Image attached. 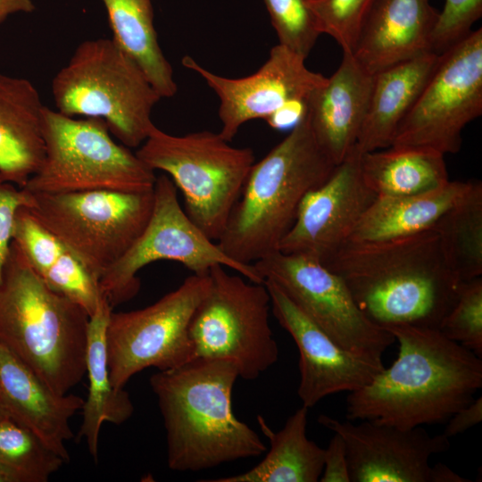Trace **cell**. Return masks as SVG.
Returning <instances> with one entry per match:
<instances>
[{
    "instance_id": "cell-1",
    "label": "cell",
    "mask_w": 482,
    "mask_h": 482,
    "mask_svg": "<svg viewBox=\"0 0 482 482\" xmlns=\"http://www.w3.org/2000/svg\"><path fill=\"white\" fill-rule=\"evenodd\" d=\"M399 351L367 386L349 393L346 419L400 428L441 424L475 398L482 386L481 357L439 329L386 328Z\"/></svg>"
},
{
    "instance_id": "cell-37",
    "label": "cell",
    "mask_w": 482,
    "mask_h": 482,
    "mask_svg": "<svg viewBox=\"0 0 482 482\" xmlns=\"http://www.w3.org/2000/svg\"><path fill=\"white\" fill-rule=\"evenodd\" d=\"M30 204V193L17 188L12 184L0 181V282L12 242L16 213L20 208L28 207Z\"/></svg>"
},
{
    "instance_id": "cell-10",
    "label": "cell",
    "mask_w": 482,
    "mask_h": 482,
    "mask_svg": "<svg viewBox=\"0 0 482 482\" xmlns=\"http://www.w3.org/2000/svg\"><path fill=\"white\" fill-rule=\"evenodd\" d=\"M209 270L210 287L189 323L194 358L232 362L238 377L256 379L275 364L279 350L270 326V297L263 283Z\"/></svg>"
},
{
    "instance_id": "cell-16",
    "label": "cell",
    "mask_w": 482,
    "mask_h": 482,
    "mask_svg": "<svg viewBox=\"0 0 482 482\" xmlns=\"http://www.w3.org/2000/svg\"><path fill=\"white\" fill-rule=\"evenodd\" d=\"M356 146L336 166L329 178L310 191L278 251L326 263L351 238L376 195L364 183Z\"/></svg>"
},
{
    "instance_id": "cell-9",
    "label": "cell",
    "mask_w": 482,
    "mask_h": 482,
    "mask_svg": "<svg viewBox=\"0 0 482 482\" xmlns=\"http://www.w3.org/2000/svg\"><path fill=\"white\" fill-rule=\"evenodd\" d=\"M30 214L98 280L134 244L154 205L147 192L30 193Z\"/></svg>"
},
{
    "instance_id": "cell-34",
    "label": "cell",
    "mask_w": 482,
    "mask_h": 482,
    "mask_svg": "<svg viewBox=\"0 0 482 482\" xmlns=\"http://www.w3.org/2000/svg\"><path fill=\"white\" fill-rule=\"evenodd\" d=\"M375 0H309L320 29L343 52H353L362 21Z\"/></svg>"
},
{
    "instance_id": "cell-18",
    "label": "cell",
    "mask_w": 482,
    "mask_h": 482,
    "mask_svg": "<svg viewBox=\"0 0 482 482\" xmlns=\"http://www.w3.org/2000/svg\"><path fill=\"white\" fill-rule=\"evenodd\" d=\"M270 309L299 353L302 405L312 408L328 395L353 392L368 384L385 366L381 357L345 349L311 320L272 281L264 280Z\"/></svg>"
},
{
    "instance_id": "cell-39",
    "label": "cell",
    "mask_w": 482,
    "mask_h": 482,
    "mask_svg": "<svg viewBox=\"0 0 482 482\" xmlns=\"http://www.w3.org/2000/svg\"><path fill=\"white\" fill-rule=\"evenodd\" d=\"M482 420V397L474 399L467 406L453 413L446 421L443 433L449 439L471 428Z\"/></svg>"
},
{
    "instance_id": "cell-17",
    "label": "cell",
    "mask_w": 482,
    "mask_h": 482,
    "mask_svg": "<svg viewBox=\"0 0 482 482\" xmlns=\"http://www.w3.org/2000/svg\"><path fill=\"white\" fill-rule=\"evenodd\" d=\"M320 424L345 442L351 482H431L429 459L450 447L448 437L420 427L400 428L371 420L320 415Z\"/></svg>"
},
{
    "instance_id": "cell-8",
    "label": "cell",
    "mask_w": 482,
    "mask_h": 482,
    "mask_svg": "<svg viewBox=\"0 0 482 482\" xmlns=\"http://www.w3.org/2000/svg\"><path fill=\"white\" fill-rule=\"evenodd\" d=\"M45 157L22 189L29 193L92 190L147 192L154 171L113 139L100 119L71 117L45 106Z\"/></svg>"
},
{
    "instance_id": "cell-14",
    "label": "cell",
    "mask_w": 482,
    "mask_h": 482,
    "mask_svg": "<svg viewBox=\"0 0 482 482\" xmlns=\"http://www.w3.org/2000/svg\"><path fill=\"white\" fill-rule=\"evenodd\" d=\"M253 265L263 282L275 283L345 349L382 358L395 342L390 332L372 323L361 312L344 280L317 260L278 251Z\"/></svg>"
},
{
    "instance_id": "cell-24",
    "label": "cell",
    "mask_w": 482,
    "mask_h": 482,
    "mask_svg": "<svg viewBox=\"0 0 482 482\" xmlns=\"http://www.w3.org/2000/svg\"><path fill=\"white\" fill-rule=\"evenodd\" d=\"M112 308L104 298L89 317L86 373L88 378L87 398L82 406V423L78 436L85 438L87 450L98 458L99 434L104 422L120 425L134 412L131 398L124 388L116 389L111 381L106 350V327Z\"/></svg>"
},
{
    "instance_id": "cell-31",
    "label": "cell",
    "mask_w": 482,
    "mask_h": 482,
    "mask_svg": "<svg viewBox=\"0 0 482 482\" xmlns=\"http://www.w3.org/2000/svg\"><path fill=\"white\" fill-rule=\"evenodd\" d=\"M278 44L307 58L322 34L309 0H263Z\"/></svg>"
},
{
    "instance_id": "cell-35",
    "label": "cell",
    "mask_w": 482,
    "mask_h": 482,
    "mask_svg": "<svg viewBox=\"0 0 482 482\" xmlns=\"http://www.w3.org/2000/svg\"><path fill=\"white\" fill-rule=\"evenodd\" d=\"M12 241L39 276H42L66 249L54 235L30 214L27 206L20 208L16 213Z\"/></svg>"
},
{
    "instance_id": "cell-22",
    "label": "cell",
    "mask_w": 482,
    "mask_h": 482,
    "mask_svg": "<svg viewBox=\"0 0 482 482\" xmlns=\"http://www.w3.org/2000/svg\"><path fill=\"white\" fill-rule=\"evenodd\" d=\"M45 105L29 79L0 72V181L22 188L45 157Z\"/></svg>"
},
{
    "instance_id": "cell-4",
    "label": "cell",
    "mask_w": 482,
    "mask_h": 482,
    "mask_svg": "<svg viewBox=\"0 0 482 482\" xmlns=\"http://www.w3.org/2000/svg\"><path fill=\"white\" fill-rule=\"evenodd\" d=\"M89 315L49 288L14 241L0 282V344L54 391L86 374Z\"/></svg>"
},
{
    "instance_id": "cell-13",
    "label": "cell",
    "mask_w": 482,
    "mask_h": 482,
    "mask_svg": "<svg viewBox=\"0 0 482 482\" xmlns=\"http://www.w3.org/2000/svg\"><path fill=\"white\" fill-rule=\"evenodd\" d=\"M482 113V29L439 55L417 101L400 123L392 145L455 154L461 132Z\"/></svg>"
},
{
    "instance_id": "cell-25",
    "label": "cell",
    "mask_w": 482,
    "mask_h": 482,
    "mask_svg": "<svg viewBox=\"0 0 482 482\" xmlns=\"http://www.w3.org/2000/svg\"><path fill=\"white\" fill-rule=\"evenodd\" d=\"M471 181H451L428 192L377 196L358 222L352 242H371L429 230L469 189Z\"/></svg>"
},
{
    "instance_id": "cell-27",
    "label": "cell",
    "mask_w": 482,
    "mask_h": 482,
    "mask_svg": "<svg viewBox=\"0 0 482 482\" xmlns=\"http://www.w3.org/2000/svg\"><path fill=\"white\" fill-rule=\"evenodd\" d=\"M360 170L376 196L421 194L450 180L445 154L427 147L391 145L362 153Z\"/></svg>"
},
{
    "instance_id": "cell-2",
    "label": "cell",
    "mask_w": 482,
    "mask_h": 482,
    "mask_svg": "<svg viewBox=\"0 0 482 482\" xmlns=\"http://www.w3.org/2000/svg\"><path fill=\"white\" fill-rule=\"evenodd\" d=\"M323 265L344 280L361 312L383 328L439 329L461 284L433 229L378 241H348Z\"/></svg>"
},
{
    "instance_id": "cell-23",
    "label": "cell",
    "mask_w": 482,
    "mask_h": 482,
    "mask_svg": "<svg viewBox=\"0 0 482 482\" xmlns=\"http://www.w3.org/2000/svg\"><path fill=\"white\" fill-rule=\"evenodd\" d=\"M439 55L428 52L373 75L369 106L355 145L359 152L392 145L400 123L432 75Z\"/></svg>"
},
{
    "instance_id": "cell-5",
    "label": "cell",
    "mask_w": 482,
    "mask_h": 482,
    "mask_svg": "<svg viewBox=\"0 0 482 482\" xmlns=\"http://www.w3.org/2000/svg\"><path fill=\"white\" fill-rule=\"evenodd\" d=\"M336 166L317 144L305 112L285 138L253 164L217 241L219 247L244 264L278 252L303 197L323 184Z\"/></svg>"
},
{
    "instance_id": "cell-29",
    "label": "cell",
    "mask_w": 482,
    "mask_h": 482,
    "mask_svg": "<svg viewBox=\"0 0 482 482\" xmlns=\"http://www.w3.org/2000/svg\"><path fill=\"white\" fill-rule=\"evenodd\" d=\"M445 262L459 281L482 277V184L466 193L434 224Z\"/></svg>"
},
{
    "instance_id": "cell-26",
    "label": "cell",
    "mask_w": 482,
    "mask_h": 482,
    "mask_svg": "<svg viewBox=\"0 0 482 482\" xmlns=\"http://www.w3.org/2000/svg\"><path fill=\"white\" fill-rule=\"evenodd\" d=\"M308 408L302 405L274 432L262 416L257 420L270 448L251 470L211 482H317L324 467V449L307 437Z\"/></svg>"
},
{
    "instance_id": "cell-36",
    "label": "cell",
    "mask_w": 482,
    "mask_h": 482,
    "mask_svg": "<svg viewBox=\"0 0 482 482\" xmlns=\"http://www.w3.org/2000/svg\"><path fill=\"white\" fill-rule=\"evenodd\" d=\"M482 16V0H445L431 37V51L442 54L466 37Z\"/></svg>"
},
{
    "instance_id": "cell-20",
    "label": "cell",
    "mask_w": 482,
    "mask_h": 482,
    "mask_svg": "<svg viewBox=\"0 0 482 482\" xmlns=\"http://www.w3.org/2000/svg\"><path fill=\"white\" fill-rule=\"evenodd\" d=\"M84 399L54 391L0 344V409L34 432L66 462V442L73 437L71 419Z\"/></svg>"
},
{
    "instance_id": "cell-19",
    "label": "cell",
    "mask_w": 482,
    "mask_h": 482,
    "mask_svg": "<svg viewBox=\"0 0 482 482\" xmlns=\"http://www.w3.org/2000/svg\"><path fill=\"white\" fill-rule=\"evenodd\" d=\"M438 16L430 0H375L352 54L370 75L431 51Z\"/></svg>"
},
{
    "instance_id": "cell-11",
    "label": "cell",
    "mask_w": 482,
    "mask_h": 482,
    "mask_svg": "<svg viewBox=\"0 0 482 482\" xmlns=\"http://www.w3.org/2000/svg\"><path fill=\"white\" fill-rule=\"evenodd\" d=\"M168 175L156 178L154 205L144 230L129 250L100 278L102 295L113 309L133 298L140 289L137 272L157 261H172L194 274H206L214 265L238 272L254 283L263 279L253 264L229 258L188 217Z\"/></svg>"
},
{
    "instance_id": "cell-28",
    "label": "cell",
    "mask_w": 482,
    "mask_h": 482,
    "mask_svg": "<svg viewBox=\"0 0 482 482\" xmlns=\"http://www.w3.org/2000/svg\"><path fill=\"white\" fill-rule=\"evenodd\" d=\"M112 39L141 67L162 97L178 91L170 63L158 42L152 0H101Z\"/></svg>"
},
{
    "instance_id": "cell-6",
    "label": "cell",
    "mask_w": 482,
    "mask_h": 482,
    "mask_svg": "<svg viewBox=\"0 0 482 482\" xmlns=\"http://www.w3.org/2000/svg\"><path fill=\"white\" fill-rule=\"evenodd\" d=\"M56 110L103 120L129 148L139 147L155 125L151 114L162 96L138 63L112 38L80 43L51 85Z\"/></svg>"
},
{
    "instance_id": "cell-30",
    "label": "cell",
    "mask_w": 482,
    "mask_h": 482,
    "mask_svg": "<svg viewBox=\"0 0 482 482\" xmlns=\"http://www.w3.org/2000/svg\"><path fill=\"white\" fill-rule=\"evenodd\" d=\"M66 461L0 409V465L19 482H46Z\"/></svg>"
},
{
    "instance_id": "cell-32",
    "label": "cell",
    "mask_w": 482,
    "mask_h": 482,
    "mask_svg": "<svg viewBox=\"0 0 482 482\" xmlns=\"http://www.w3.org/2000/svg\"><path fill=\"white\" fill-rule=\"evenodd\" d=\"M439 331L482 357V278L461 282L457 299Z\"/></svg>"
},
{
    "instance_id": "cell-40",
    "label": "cell",
    "mask_w": 482,
    "mask_h": 482,
    "mask_svg": "<svg viewBox=\"0 0 482 482\" xmlns=\"http://www.w3.org/2000/svg\"><path fill=\"white\" fill-rule=\"evenodd\" d=\"M35 9L33 0H0V23L16 12H31Z\"/></svg>"
},
{
    "instance_id": "cell-15",
    "label": "cell",
    "mask_w": 482,
    "mask_h": 482,
    "mask_svg": "<svg viewBox=\"0 0 482 482\" xmlns=\"http://www.w3.org/2000/svg\"><path fill=\"white\" fill-rule=\"evenodd\" d=\"M305 59L278 44L256 72L235 79L210 71L191 56H185L182 64L202 77L217 95L222 125L219 133L230 142L245 122L267 120L292 103L307 102L326 83V77L306 67Z\"/></svg>"
},
{
    "instance_id": "cell-33",
    "label": "cell",
    "mask_w": 482,
    "mask_h": 482,
    "mask_svg": "<svg viewBox=\"0 0 482 482\" xmlns=\"http://www.w3.org/2000/svg\"><path fill=\"white\" fill-rule=\"evenodd\" d=\"M39 277L53 291L82 307L89 317L104 299L98 280L67 249Z\"/></svg>"
},
{
    "instance_id": "cell-41",
    "label": "cell",
    "mask_w": 482,
    "mask_h": 482,
    "mask_svg": "<svg viewBox=\"0 0 482 482\" xmlns=\"http://www.w3.org/2000/svg\"><path fill=\"white\" fill-rule=\"evenodd\" d=\"M431 482H470V479L459 475L443 463L432 465Z\"/></svg>"
},
{
    "instance_id": "cell-12",
    "label": "cell",
    "mask_w": 482,
    "mask_h": 482,
    "mask_svg": "<svg viewBox=\"0 0 482 482\" xmlns=\"http://www.w3.org/2000/svg\"><path fill=\"white\" fill-rule=\"evenodd\" d=\"M209 287L208 273H192L151 305L130 312L112 311L106 350L110 378L116 389L124 388L131 377L146 368L171 370L194 358L189 323Z\"/></svg>"
},
{
    "instance_id": "cell-3",
    "label": "cell",
    "mask_w": 482,
    "mask_h": 482,
    "mask_svg": "<svg viewBox=\"0 0 482 482\" xmlns=\"http://www.w3.org/2000/svg\"><path fill=\"white\" fill-rule=\"evenodd\" d=\"M237 378L232 362L200 357L150 377L163 419L170 470L197 472L258 457L267 450L259 435L233 412Z\"/></svg>"
},
{
    "instance_id": "cell-21",
    "label": "cell",
    "mask_w": 482,
    "mask_h": 482,
    "mask_svg": "<svg viewBox=\"0 0 482 482\" xmlns=\"http://www.w3.org/2000/svg\"><path fill=\"white\" fill-rule=\"evenodd\" d=\"M373 84L352 53L343 52L337 70L308 99L306 114L315 140L337 165L354 148Z\"/></svg>"
},
{
    "instance_id": "cell-38",
    "label": "cell",
    "mask_w": 482,
    "mask_h": 482,
    "mask_svg": "<svg viewBox=\"0 0 482 482\" xmlns=\"http://www.w3.org/2000/svg\"><path fill=\"white\" fill-rule=\"evenodd\" d=\"M320 482H351L343 438L334 433L328 445L324 449V467Z\"/></svg>"
},
{
    "instance_id": "cell-42",
    "label": "cell",
    "mask_w": 482,
    "mask_h": 482,
    "mask_svg": "<svg viewBox=\"0 0 482 482\" xmlns=\"http://www.w3.org/2000/svg\"><path fill=\"white\" fill-rule=\"evenodd\" d=\"M0 482H19V479L12 471L0 465Z\"/></svg>"
},
{
    "instance_id": "cell-7",
    "label": "cell",
    "mask_w": 482,
    "mask_h": 482,
    "mask_svg": "<svg viewBox=\"0 0 482 482\" xmlns=\"http://www.w3.org/2000/svg\"><path fill=\"white\" fill-rule=\"evenodd\" d=\"M136 154L151 170L170 178L188 217L218 241L254 163L253 150L233 146L209 130L174 136L155 126Z\"/></svg>"
}]
</instances>
